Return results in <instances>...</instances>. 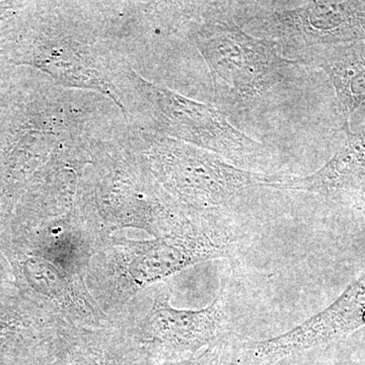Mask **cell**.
I'll return each instance as SVG.
<instances>
[{"label": "cell", "mask_w": 365, "mask_h": 365, "mask_svg": "<svg viewBox=\"0 0 365 365\" xmlns=\"http://www.w3.org/2000/svg\"><path fill=\"white\" fill-rule=\"evenodd\" d=\"M195 41L212 74L216 108L227 117L250 109L274 86L292 81L300 67L271 43L242 30L232 16L204 21Z\"/></svg>", "instance_id": "cell-1"}, {"label": "cell", "mask_w": 365, "mask_h": 365, "mask_svg": "<svg viewBox=\"0 0 365 365\" xmlns=\"http://www.w3.org/2000/svg\"><path fill=\"white\" fill-rule=\"evenodd\" d=\"M232 18L242 30L271 43L285 58L365 40V1H307L294 7L237 4Z\"/></svg>", "instance_id": "cell-2"}, {"label": "cell", "mask_w": 365, "mask_h": 365, "mask_svg": "<svg viewBox=\"0 0 365 365\" xmlns=\"http://www.w3.org/2000/svg\"><path fill=\"white\" fill-rule=\"evenodd\" d=\"M153 157L170 190L205 207L230 202L246 190L272 188L280 176L242 169L212 151L170 139H160Z\"/></svg>", "instance_id": "cell-3"}, {"label": "cell", "mask_w": 365, "mask_h": 365, "mask_svg": "<svg viewBox=\"0 0 365 365\" xmlns=\"http://www.w3.org/2000/svg\"><path fill=\"white\" fill-rule=\"evenodd\" d=\"M160 130L222 155L237 167L267 160L274 150L235 128L215 106L201 104L167 88L144 86Z\"/></svg>", "instance_id": "cell-4"}, {"label": "cell", "mask_w": 365, "mask_h": 365, "mask_svg": "<svg viewBox=\"0 0 365 365\" xmlns=\"http://www.w3.org/2000/svg\"><path fill=\"white\" fill-rule=\"evenodd\" d=\"M365 326V273L330 307L277 337L245 344L239 365H270L289 355L344 337Z\"/></svg>", "instance_id": "cell-5"}, {"label": "cell", "mask_w": 365, "mask_h": 365, "mask_svg": "<svg viewBox=\"0 0 365 365\" xmlns=\"http://www.w3.org/2000/svg\"><path fill=\"white\" fill-rule=\"evenodd\" d=\"M272 189L349 197L365 205V131L348 132L343 145L317 172L306 177L281 175Z\"/></svg>", "instance_id": "cell-6"}, {"label": "cell", "mask_w": 365, "mask_h": 365, "mask_svg": "<svg viewBox=\"0 0 365 365\" xmlns=\"http://www.w3.org/2000/svg\"><path fill=\"white\" fill-rule=\"evenodd\" d=\"M299 64L319 67L330 78L341 127L350 132V118L365 102V40L312 53Z\"/></svg>", "instance_id": "cell-7"}, {"label": "cell", "mask_w": 365, "mask_h": 365, "mask_svg": "<svg viewBox=\"0 0 365 365\" xmlns=\"http://www.w3.org/2000/svg\"><path fill=\"white\" fill-rule=\"evenodd\" d=\"M227 316L222 299L201 311H177L162 302L153 314L151 329L160 342L179 348L196 349L222 334Z\"/></svg>", "instance_id": "cell-8"}]
</instances>
